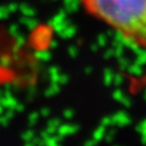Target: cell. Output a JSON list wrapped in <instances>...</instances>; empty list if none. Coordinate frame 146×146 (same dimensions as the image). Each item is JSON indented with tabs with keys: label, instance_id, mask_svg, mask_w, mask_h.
Instances as JSON below:
<instances>
[{
	"label": "cell",
	"instance_id": "6da1fadb",
	"mask_svg": "<svg viewBox=\"0 0 146 146\" xmlns=\"http://www.w3.org/2000/svg\"><path fill=\"white\" fill-rule=\"evenodd\" d=\"M85 11L146 50V0H81Z\"/></svg>",
	"mask_w": 146,
	"mask_h": 146
}]
</instances>
